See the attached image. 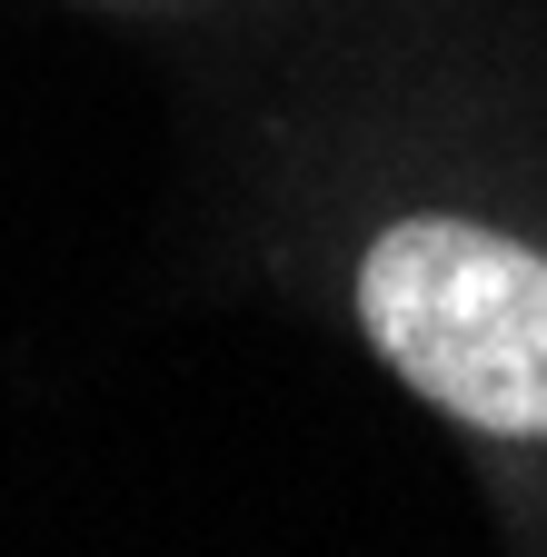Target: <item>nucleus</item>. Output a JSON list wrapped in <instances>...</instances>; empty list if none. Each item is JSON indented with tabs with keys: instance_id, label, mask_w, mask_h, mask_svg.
<instances>
[{
	"instance_id": "nucleus-1",
	"label": "nucleus",
	"mask_w": 547,
	"mask_h": 557,
	"mask_svg": "<svg viewBox=\"0 0 547 557\" xmlns=\"http://www.w3.org/2000/svg\"><path fill=\"white\" fill-rule=\"evenodd\" d=\"M359 329L428 408L547 438V259L477 220H398L359 259Z\"/></svg>"
}]
</instances>
